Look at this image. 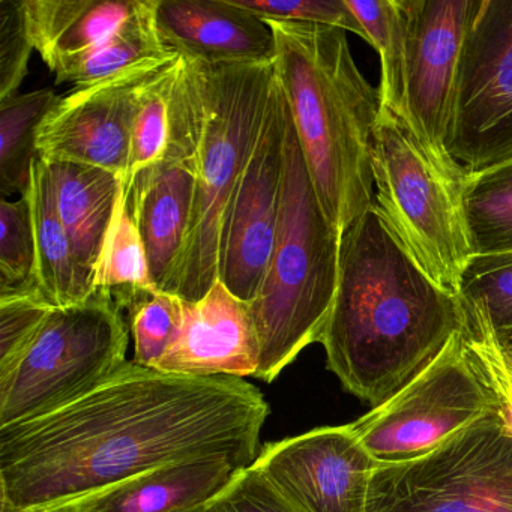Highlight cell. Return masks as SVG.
<instances>
[{
    "label": "cell",
    "mask_w": 512,
    "mask_h": 512,
    "mask_svg": "<svg viewBox=\"0 0 512 512\" xmlns=\"http://www.w3.org/2000/svg\"><path fill=\"white\" fill-rule=\"evenodd\" d=\"M268 415L247 380L127 361L71 403L0 428V512H64L179 461L220 457L247 469Z\"/></svg>",
    "instance_id": "1"
},
{
    "label": "cell",
    "mask_w": 512,
    "mask_h": 512,
    "mask_svg": "<svg viewBox=\"0 0 512 512\" xmlns=\"http://www.w3.org/2000/svg\"><path fill=\"white\" fill-rule=\"evenodd\" d=\"M463 325L458 295L422 269L373 203L341 238L337 293L320 338L329 370L379 406Z\"/></svg>",
    "instance_id": "2"
},
{
    "label": "cell",
    "mask_w": 512,
    "mask_h": 512,
    "mask_svg": "<svg viewBox=\"0 0 512 512\" xmlns=\"http://www.w3.org/2000/svg\"><path fill=\"white\" fill-rule=\"evenodd\" d=\"M274 67L314 190L343 238L373 206V140L382 100L353 61L346 31L266 20Z\"/></svg>",
    "instance_id": "3"
},
{
    "label": "cell",
    "mask_w": 512,
    "mask_h": 512,
    "mask_svg": "<svg viewBox=\"0 0 512 512\" xmlns=\"http://www.w3.org/2000/svg\"><path fill=\"white\" fill-rule=\"evenodd\" d=\"M275 83L274 64L217 65L178 56L172 106L190 131L197 178L178 290L185 302L200 301L218 281L227 212L256 148Z\"/></svg>",
    "instance_id": "4"
},
{
    "label": "cell",
    "mask_w": 512,
    "mask_h": 512,
    "mask_svg": "<svg viewBox=\"0 0 512 512\" xmlns=\"http://www.w3.org/2000/svg\"><path fill=\"white\" fill-rule=\"evenodd\" d=\"M340 247L289 112L277 236L259 290L248 302L260 341L257 379L274 382L305 347L320 343L337 293Z\"/></svg>",
    "instance_id": "5"
},
{
    "label": "cell",
    "mask_w": 512,
    "mask_h": 512,
    "mask_svg": "<svg viewBox=\"0 0 512 512\" xmlns=\"http://www.w3.org/2000/svg\"><path fill=\"white\" fill-rule=\"evenodd\" d=\"M466 175L443 169L406 121L382 106L373 140L376 206L413 259L455 295L472 257L463 214Z\"/></svg>",
    "instance_id": "6"
},
{
    "label": "cell",
    "mask_w": 512,
    "mask_h": 512,
    "mask_svg": "<svg viewBox=\"0 0 512 512\" xmlns=\"http://www.w3.org/2000/svg\"><path fill=\"white\" fill-rule=\"evenodd\" d=\"M128 331L110 290L52 308L22 361L0 377V428L53 412L110 379L127 362Z\"/></svg>",
    "instance_id": "7"
},
{
    "label": "cell",
    "mask_w": 512,
    "mask_h": 512,
    "mask_svg": "<svg viewBox=\"0 0 512 512\" xmlns=\"http://www.w3.org/2000/svg\"><path fill=\"white\" fill-rule=\"evenodd\" d=\"M367 512H512V427L497 406L415 460L377 464Z\"/></svg>",
    "instance_id": "8"
},
{
    "label": "cell",
    "mask_w": 512,
    "mask_h": 512,
    "mask_svg": "<svg viewBox=\"0 0 512 512\" xmlns=\"http://www.w3.org/2000/svg\"><path fill=\"white\" fill-rule=\"evenodd\" d=\"M496 407L458 331L400 391L350 428L377 464L415 460Z\"/></svg>",
    "instance_id": "9"
},
{
    "label": "cell",
    "mask_w": 512,
    "mask_h": 512,
    "mask_svg": "<svg viewBox=\"0 0 512 512\" xmlns=\"http://www.w3.org/2000/svg\"><path fill=\"white\" fill-rule=\"evenodd\" d=\"M446 152L467 173L512 160V0H481L473 17Z\"/></svg>",
    "instance_id": "10"
},
{
    "label": "cell",
    "mask_w": 512,
    "mask_h": 512,
    "mask_svg": "<svg viewBox=\"0 0 512 512\" xmlns=\"http://www.w3.org/2000/svg\"><path fill=\"white\" fill-rule=\"evenodd\" d=\"M481 0H403L407 16L404 121L451 173H467L448 152L458 67Z\"/></svg>",
    "instance_id": "11"
},
{
    "label": "cell",
    "mask_w": 512,
    "mask_h": 512,
    "mask_svg": "<svg viewBox=\"0 0 512 512\" xmlns=\"http://www.w3.org/2000/svg\"><path fill=\"white\" fill-rule=\"evenodd\" d=\"M289 106L275 83L253 155L233 194L221 235L218 280L242 301L256 296L280 220Z\"/></svg>",
    "instance_id": "12"
},
{
    "label": "cell",
    "mask_w": 512,
    "mask_h": 512,
    "mask_svg": "<svg viewBox=\"0 0 512 512\" xmlns=\"http://www.w3.org/2000/svg\"><path fill=\"white\" fill-rule=\"evenodd\" d=\"M376 466L350 424L268 443L253 463L299 512H367Z\"/></svg>",
    "instance_id": "13"
},
{
    "label": "cell",
    "mask_w": 512,
    "mask_h": 512,
    "mask_svg": "<svg viewBox=\"0 0 512 512\" xmlns=\"http://www.w3.org/2000/svg\"><path fill=\"white\" fill-rule=\"evenodd\" d=\"M158 68L110 77L59 97L38 130V157L98 167L125 181L140 89Z\"/></svg>",
    "instance_id": "14"
},
{
    "label": "cell",
    "mask_w": 512,
    "mask_h": 512,
    "mask_svg": "<svg viewBox=\"0 0 512 512\" xmlns=\"http://www.w3.org/2000/svg\"><path fill=\"white\" fill-rule=\"evenodd\" d=\"M196 163L190 131L170 98L166 155L140 173L128 191L131 217L145 245L158 292L178 296L196 200Z\"/></svg>",
    "instance_id": "15"
},
{
    "label": "cell",
    "mask_w": 512,
    "mask_h": 512,
    "mask_svg": "<svg viewBox=\"0 0 512 512\" xmlns=\"http://www.w3.org/2000/svg\"><path fill=\"white\" fill-rule=\"evenodd\" d=\"M260 341L250 304L220 280L197 302L184 301V322L155 370L182 376H256Z\"/></svg>",
    "instance_id": "16"
},
{
    "label": "cell",
    "mask_w": 512,
    "mask_h": 512,
    "mask_svg": "<svg viewBox=\"0 0 512 512\" xmlns=\"http://www.w3.org/2000/svg\"><path fill=\"white\" fill-rule=\"evenodd\" d=\"M155 29L178 56L217 65L274 64V32L233 0H154Z\"/></svg>",
    "instance_id": "17"
},
{
    "label": "cell",
    "mask_w": 512,
    "mask_h": 512,
    "mask_svg": "<svg viewBox=\"0 0 512 512\" xmlns=\"http://www.w3.org/2000/svg\"><path fill=\"white\" fill-rule=\"evenodd\" d=\"M227 458L179 461L128 479L64 512H179L208 505L239 472Z\"/></svg>",
    "instance_id": "18"
},
{
    "label": "cell",
    "mask_w": 512,
    "mask_h": 512,
    "mask_svg": "<svg viewBox=\"0 0 512 512\" xmlns=\"http://www.w3.org/2000/svg\"><path fill=\"white\" fill-rule=\"evenodd\" d=\"M46 164L55 188L59 217L70 236L77 262L97 280L124 181L98 167L47 161Z\"/></svg>",
    "instance_id": "19"
},
{
    "label": "cell",
    "mask_w": 512,
    "mask_h": 512,
    "mask_svg": "<svg viewBox=\"0 0 512 512\" xmlns=\"http://www.w3.org/2000/svg\"><path fill=\"white\" fill-rule=\"evenodd\" d=\"M140 5L142 0H22L29 37L49 68L103 43Z\"/></svg>",
    "instance_id": "20"
},
{
    "label": "cell",
    "mask_w": 512,
    "mask_h": 512,
    "mask_svg": "<svg viewBox=\"0 0 512 512\" xmlns=\"http://www.w3.org/2000/svg\"><path fill=\"white\" fill-rule=\"evenodd\" d=\"M37 242L38 289L53 308L85 302L97 292L95 278L77 262L70 236L59 217L49 167L40 157L32 166L28 193Z\"/></svg>",
    "instance_id": "21"
},
{
    "label": "cell",
    "mask_w": 512,
    "mask_h": 512,
    "mask_svg": "<svg viewBox=\"0 0 512 512\" xmlns=\"http://www.w3.org/2000/svg\"><path fill=\"white\" fill-rule=\"evenodd\" d=\"M154 0H142L137 13L115 34L88 52L61 59L50 67L56 83H73L76 88L94 85L110 77L143 68H158L175 61L155 29Z\"/></svg>",
    "instance_id": "22"
},
{
    "label": "cell",
    "mask_w": 512,
    "mask_h": 512,
    "mask_svg": "<svg viewBox=\"0 0 512 512\" xmlns=\"http://www.w3.org/2000/svg\"><path fill=\"white\" fill-rule=\"evenodd\" d=\"M52 89L0 101V191L25 196L38 158V130L58 101Z\"/></svg>",
    "instance_id": "23"
},
{
    "label": "cell",
    "mask_w": 512,
    "mask_h": 512,
    "mask_svg": "<svg viewBox=\"0 0 512 512\" xmlns=\"http://www.w3.org/2000/svg\"><path fill=\"white\" fill-rule=\"evenodd\" d=\"M463 214L472 256L512 251V160L467 173Z\"/></svg>",
    "instance_id": "24"
},
{
    "label": "cell",
    "mask_w": 512,
    "mask_h": 512,
    "mask_svg": "<svg viewBox=\"0 0 512 512\" xmlns=\"http://www.w3.org/2000/svg\"><path fill=\"white\" fill-rule=\"evenodd\" d=\"M364 29L367 43L376 49L382 65V106L404 121V71H406L407 16L403 0H346Z\"/></svg>",
    "instance_id": "25"
},
{
    "label": "cell",
    "mask_w": 512,
    "mask_h": 512,
    "mask_svg": "<svg viewBox=\"0 0 512 512\" xmlns=\"http://www.w3.org/2000/svg\"><path fill=\"white\" fill-rule=\"evenodd\" d=\"M176 62L151 74L140 89L139 106L131 134L130 163L124 181V196L140 173L163 160L169 143L170 98L175 80Z\"/></svg>",
    "instance_id": "26"
},
{
    "label": "cell",
    "mask_w": 512,
    "mask_h": 512,
    "mask_svg": "<svg viewBox=\"0 0 512 512\" xmlns=\"http://www.w3.org/2000/svg\"><path fill=\"white\" fill-rule=\"evenodd\" d=\"M40 296L37 242L28 196L0 203V299Z\"/></svg>",
    "instance_id": "27"
},
{
    "label": "cell",
    "mask_w": 512,
    "mask_h": 512,
    "mask_svg": "<svg viewBox=\"0 0 512 512\" xmlns=\"http://www.w3.org/2000/svg\"><path fill=\"white\" fill-rule=\"evenodd\" d=\"M115 298L130 313L133 362L157 368L184 322V299L170 293L131 290H122Z\"/></svg>",
    "instance_id": "28"
},
{
    "label": "cell",
    "mask_w": 512,
    "mask_h": 512,
    "mask_svg": "<svg viewBox=\"0 0 512 512\" xmlns=\"http://www.w3.org/2000/svg\"><path fill=\"white\" fill-rule=\"evenodd\" d=\"M457 295L463 307L485 317L497 338L512 334V251L473 254L461 272Z\"/></svg>",
    "instance_id": "29"
},
{
    "label": "cell",
    "mask_w": 512,
    "mask_h": 512,
    "mask_svg": "<svg viewBox=\"0 0 512 512\" xmlns=\"http://www.w3.org/2000/svg\"><path fill=\"white\" fill-rule=\"evenodd\" d=\"M97 289L158 292L149 269L145 245L131 217L127 197L122 190L112 230L97 271Z\"/></svg>",
    "instance_id": "30"
},
{
    "label": "cell",
    "mask_w": 512,
    "mask_h": 512,
    "mask_svg": "<svg viewBox=\"0 0 512 512\" xmlns=\"http://www.w3.org/2000/svg\"><path fill=\"white\" fill-rule=\"evenodd\" d=\"M463 310L461 332L467 353L493 395L497 409L512 427V370L508 358L485 317L470 308Z\"/></svg>",
    "instance_id": "31"
},
{
    "label": "cell",
    "mask_w": 512,
    "mask_h": 512,
    "mask_svg": "<svg viewBox=\"0 0 512 512\" xmlns=\"http://www.w3.org/2000/svg\"><path fill=\"white\" fill-rule=\"evenodd\" d=\"M52 308L40 296L0 299V377L22 361Z\"/></svg>",
    "instance_id": "32"
},
{
    "label": "cell",
    "mask_w": 512,
    "mask_h": 512,
    "mask_svg": "<svg viewBox=\"0 0 512 512\" xmlns=\"http://www.w3.org/2000/svg\"><path fill=\"white\" fill-rule=\"evenodd\" d=\"M238 7L263 20L310 23L353 32L365 37L364 29L353 16L346 0H233Z\"/></svg>",
    "instance_id": "33"
},
{
    "label": "cell",
    "mask_w": 512,
    "mask_h": 512,
    "mask_svg": "<svg viewBox=\"0 0 512 512\" xmlns=\"http://www.w3.org/2000/svg\"><path fill=\"white\" fill-rule=\"evenodd\" d=\"M32 50L22 0H0V101L19 91Z\"/></svg>",
    "instance_id": "34"
},
{
    "label": "cell",
    "mask_w": 512,
    "mask_h": 512,
    "mask_svg": "<svg viewBox=\"0 0 512 512\" xmlns=\"http://www.w3.org/2000/svg\"><path fill=\"white\" fill-rule=\"evenodd\" d=\"M205 512H299L253 466L215 497Z\"/></svg>",
    "instance_id": "35"
},
{
    "label": "cell",
    "mask_w": 512,
    "mask_h": 512,
    "mask_svg": "<svg viewBox=\"0 0 512 512\" xmlns=\"http://www.w3.org/2000/svg\"><path fill=\"white\" fill-rule=\"evenodd\" d=\"M497 340H499L500 346L505 350L506 355L512 358V334L506 335L503 338H497Z\"/></svg>",
    "instance_id": "36"
},
{
    "label": "cell",
    "mask_w": 512,
    "mask_h": 512,
    "mask_svg": "<svg viewBox=\"0 0 512 512\" xmlns=\"http://www.w3.org/2000/svg\"><path fill=\"white\" fill-rule=\"evenodd\" d=\"M208 505H209V503H208ZM208 505H203V506H199V508L188 509V511H179V512H205L206 506H208Z\"/></svg>",
    "instance_id": "37"
},
{
    "label": "cell",
    "mask_w": 512,
    "mask_h": 512,
    "mask_svg": "<svg viewBox=\"0 0 512 512\" xmlns=\"http://www.w3.org/2000/svg\"><path fill=\"white\" fill-rule=\"evenodd\" d=\"M503 352H505V350H503ZM505 355H506V353H505ZM506 358H508L509 367H511V370H512V358H511V356H508V355H506Z\"/></svg>",
    "instance_id": "38"
}]
</instances>
